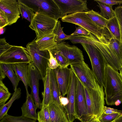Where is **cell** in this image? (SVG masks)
<instances>
[{
	"label": "cell",
	"instance_id": "6da1fadb",
	"mask_svg": "<svg viewBox=\"0 0 122 122\" xmlns=\"http://www.w3.org/2000/svg\"><path fill=\"white\" fill-rule=\"evenodd\" d=\"M105 98L108 105L122 103V78L118 71L108 64L106 66L104 86Z\"/></svg>",
	"mask_w": 122,
	"mask_h": 122
},
{
	"label": "cell",
	"instance_id": "7a4b0ae2",
	"mask_svg": "<svg viewBox=\"0 0 122 122\" xmlns=\"http://www.w3.org/2000/svg\"><path fill=\"white\" fill-rule=\"evenodd\" d=\"M61 20L74 24L84 28L91 33L100 42H103L107 38H111L107 29H103L96 25L89 17L86 12H78L65 15L61 18Z\"/></svg>",
	"mask_w": 122,
	"mask_h": 122
},
{
	"label": "cell",
	"instance_id": "3957f363",
	"mask_svg": "<svg viewBox=\"0 0 122 122\" xmlns=\"http://www.w3.org/2000/svg\"><path fill=\"white\" fill-rule=\"evenodd\" d=\"M81 44L89 57L92 70L96 79L100 85L104 87L106 66L108 63L106 58L95 46L91 44Z\"/></svg>",
	"mask_w": 122,
	"mask_h": 122
},
{
	"label": "cell",
	"instance_id": "277c9868",
	"mask_svg": "<svg viewBox=\"0 0 122 122\" xmlns=\"http://www.w3.org/2000/svg\"><path fill=\"white\" fill-rule=\"evenodd\" d=\"M88 112L90 117L98 119L103 113L105 104L103 87L99 85L96 89H87L84 87Z\"/></svg>",
	"mask_w": 122,
	"mask_h": 122
},
{
	"label": "cell",
	"instance_id": "5b68a950",
	"mask_svg": "<svg viewBox=\"0 0 122 122\" xmlns=\"http://www.w3.org/2000/svg\"><path fill=\"white\" fill-rule=\"evenodd\" d=\"M19 3L23 4L34 12L45 14L57 21L61 18L58 6L54 0H18Z\"/></svg>",
	"mask_w": 122,
	"mask_h": 122
},
{
	"label": "cell",
	"instance_id": "8992f818",
	"mask_svg": "<svg viewBox=\"0 0 122 122\" xmlns=\"http://www.w3.org/2000/svg\"><path fill=\"white\" fill-rule=\"evenodd\" d=\"M57 21L45 14L37 12L35 13L29 27L35 31L36 39H38L53 33Z\"/></svg>",
	"mask_w": 122,
	"mask_h": 122
},
{
	"label": "cell",
	"instance_id": "52a82bcc",
	"mask_svg": "<svg viewBox=\"0 0 122 122\" xmlns=\"http://www.w3.org/2000/svg\"><path fill=\"white\" fill-rule=\"evenodd\" d=\"M36 39V38L28 43L26 46L31 56L32 62L41 74L43 81L49 67L50 53L48 51L40 50L35 42Z\"/></svg>",
	"mask_w": 122,
	"mask_h": 122
},
{
	"label": "cell",
	"instance_id": "ba28073f",
	"mask_svg": "<svg viewBox=\"0 0 122 122\" xmlns=\"http://www.w3.org/2000/svg\"><path fill=\"white\" fill-rule=\"evenodd\" d=\"M70 66L72 71L85 87L94 89L100 85L92 70L84 61Z\"/></svg>",
	"mask_w": 122,
	"mask_h": 122
},
{
	"label": "cell",
	"instance_id": "9c48e42d",
	"mask_svg": "<svg viewBox=\"0 0 122 122\" xmlns=\"http://www.w3.org/2000/svg\"><path fill=\"white\" fill-rule=\"evenodd\" d=\"M32 62L27 49L22 46H13L0 55V63L12 64L25 62L29 64Z\"/></svg>",
	"mask_w": 122,
	"mask_h": 122
},
{
	"label": "cell",
	"instance_id": "30bf717a",
	"mask_svg": "<svg viewBox=\"0 0 122 122\" xmlns=\"http://www.w3.org/2000/svg\"><path fill=\"white\" fill-rule=\"evenodd\" d=\"M76 81L75 103L76 119L81 122H86L91 117L88 113L84 88L77 77Z\"/></svg>",
	"mask_w": 122,
	"mask_h": 122
},
{
	"label": "cell",
	"instance_id": "8fae6325",
	"mask_svg": "<svg viewBox=\"0 0 122 122\" xmlns=\"http://www.w3.org/2000/svg\"><path fill=\"white\" fill-rule=\"evenodd\" d=\"M28 86L31 89L30 94L38 108L40 109L42 104L39 96V81L42 79L39 71L32 62L28 64Z\"/></svg>",
	"mask_w": 122,
	"mask_h": 122
},
{
	"label": "cell",
	"instance_id": "7c38bea8",
	"mask_svg": "<svg viewBox=\"0 0 122 122\" xmlns=\"http://www.w3.org/2000/svg\"><path fill=\"white\" fill-rule=\"evenodd\" d=\"M59 7L62 18L68 14L88 11L87 0H54Z\"/></svg>",
	"mask_w": 122,
	"mask_h": 122
},
{
	"label": "cell",
	"instance_id": "4fadbf2b",
	"mask_svg": "<svg viewBox=\"0 0 122 122\" xmlns=\"http://www.w3.org/2000/svg\"><path fill=\"white\" fill-rule=\"evenodd\" d=\"M56 48L68 60L70 65L84 61L82 51L74 45H71L63 41L57 43Z\"/></svg>",
	"mask_w": 122,
	"mask_h": 122
},
{
	"label": "cell",
	"instance_id": "5bb4252c",
	"mask_svg": "<svg viewBox=\"0 0 122 122\" xmlns=\"http://www.w3.org/2000/svg\"><path fill=\"white\" fill-rule=\"evenodd\" d=\"M76 84V76L72 70L71 84L67 94V97L69 100V103L64 108L69 122H73L76 119L75 103Z\"/></svg>",
	"mask_w": 122,
	"mask_h": 122
},
{
	"label": "cell",
	"instance_id": "9a60e30c",
	"mask_svg": "<svg viewBox=\"0 0 122 122\" xmlns=\"http://www.w3.org/2000/svg\"><path fill=\"white\" fill-rule=\"evenodd\" d=\"M19 3L16 0H0V10L6 16L8 25L16 23L20 17Z\"/></svg>",
	"mask_w": 122,
	"mask_h": 122
},
{
	"label": "cell",
	"instance_id": "2e32d148",
	"mask_svg": "<svg viewBox=\"0 0 122 122\" xmlns=\"http://www.w3.org/2000/svg\"><path fill=\"white\" fill-rule=\"evenodd\" d=\"M53 70L56 75L61 95L64 97L67 94L70 85L71 70L68 67L63 68L59 66Z\"/></svg>",
	"mask_w": 122,
	"mask_h": 122
},
{
	"label": "cell",
	"instance_id": "e0dca14e",
	"mask_svg": "<svg viewBox=\"0 0 122 122\" xmlns=\"http://www.w3.org/2000/svg\"><path fill=\"white\" fill-rule=\"evenodd\" d=\"M48 107L51 122H69L61 105L52 101Z\"/></svg>",
	"mask_w": 122,
	"mask_h": 122
},
{
	"label": "cell",
	"instance_id": "ac0fdd59",
	"mask_svg": "<svg viewBox=\"0 0 122 122\" xmlns=\"http://www.w3.org/2000/svg\"><path fill=\"white\" fill-rule=\"evenodd\" d=\"M37 108L31 95L29 94L26 96L25 102L21 107L22 116L36 121L37 114L36 111Z\"/></svg>",
	"mask_w": 122,
	"mask_h": 122
},
{
	"label": "cell",
	"instance_id": "d6986e66",
	"mask_svg": "<svg viewBox=\"0 0 122 122\" xmlns=\"http://www.w3.org/2000/svg\"><path fill=\"white\" fill-rule=\"evenodd\" d=\"M55 36L53 32L38 39L36 38L35 42L39 49L41 51H49L56 48L57 43L55 40Z\"/></svg>",
	"mask_w": 122,
	"mask_h": 122
},
{
	"label": "cell",
	"instance_id": "ffe728a7",
	"mask_svg": "<svg viewBox=\"0 0 122 122\" xmlns=\"http://www.w3.org/2000/svg\"><path fill=\"white\" fill-rule=\"evenodd\" d=\"M50 69L49 67L47 70L46 75L43 81L44 90L42 92L43 100L42 106H48L52 102V98L50 81Z\"/></svg>",
	"mask_w": 122,
	"mask_h": 122
},
{
	"label": "cell",
	"instance_id": "44dd1931",
	"mask_svg": "<svg viewBox=\"0 0 122 122\" xmlns=\"http://www.w3.org/2000/svg\"><path fill=\"white\" fill-rule=\"evenodd\" d=\"M28 64L27 63L23 62L11 64L13 70L24 85L26 90V95L29 94L28 89Z\"/></svg>",
	"mask_w": 122,
	"mask_h": 122
},
{
	"label": "cell",
	"instance_id": "7402d4cb",
	"mask_svg": "<svg viewBox=\"0 0 122 122\" xmlns=\"http://www.w3.org/2000/svg\"><path fill=\"white\" fill-rule=\"evenodd\" d=\"M0 68L2 70L6 76L8 77L11 81L15 91L17 88L19 82L21 80L13 70L11 64L0 63Z\"/></svg>",
	"mask_w": 122,
	"mask_h": 122
},
{
	"label": "cell",
	"instance_id": "603a6c76",
	"mask_svg": "<svg viewBox=\"0 0 122 122\" xmlns=\"http://www.w3.org/2000/svg\"><path fill=\"white\" fill-rule=\"evenodd\" d=\"M50 81L52 98V101L56 102L61 105L59 97L61 95L57 81L56 75L53 70L51 69Z\"/></svg>",
	"mask_w": 122,
	"mask_h": 122
},
{
	"label": "cell",
	"instance_id": "cb8c5ba5",
	"mask_svg": "<svg viewBox=\"0 0 122 122\" xmlns=\"http://www.w3.org/2000/svg\"><path fill=\"white\" fill-rule=\"evenodd\" d=\"M106 28L110 34L111 37L110 40L112 39H115L120 42V29L116 16L109 20Z\"/></svg>",
	"mask_w": 122,
	"mask_h": 122
},
{
	"label": "cell",
	"instance_id": "d4e9b609",
	"mask_svg": "<svg viewBox=\"0 0 122 122\" xmlns=\"http://www.w3.org/2000/svg\"><path fill=\"white\" fill-rule=\"evenodd\" d=\"M21 89L17 88L14 91L8 102L3 106L0 107V120L7 114L13 102L16 100L20 99L21 96Z\"/></svg>",
	"mask_w": 122,
	"mask_h": 122
},
{
	"label": "cell",
	"instance_id": "484cf974",
	"mask_svg": "<svg viewBox=\"0 0 122 122\" xmlns=\"http://www.w3.org/2000/svg\"><path fill=\"white\" fill-rule=\"evenodd\" d=\"M86 14L92 20L101 28L105 29L109 20L102 16L100 13L93 10L86 12Z\"/></svg>",
	"mask_w": 122,
	"mask_h": 122
},
{
	"label": "cell",
	"instance_id": "4316f807",
	"mask_svg": "<svg viewBox=\"0 0 122 122\" xmlns=\"http://www.w3.org/2000/svg\"><path fill=\"white\" fill-rule=\"evenodd\" d=\"M98 4L97 6L100 8V14L103 17L110 19L116 16L114 10L112 7L102 3L96 1Z\"/></svg>",
	"mask_w": 122,
	"mask_h": 122
},
{
	"label": "cell",
	"instance_id": "83f0119b",
	"mask_svg": "<svg viewBox=\"0 0 122 122\" xmlns=\"http://www.w3.org/2000/svg\"><path fill=\"white\" fill-rule=\"evenodd\" d=\"M63 28L61 26L60 21L58 20L53 31L56 35L55 40L57 43L66 40L71 36V35H68L65 34L63 31Z\"/></svg>",
	"mask_w": 122,
	"mask_h": 122
},
{
	"label": "cell",
	"instance_id": "f1b7e54d",
	"mask_svg": "<svg viewBox=\"0 0 122 122\" xmlns=\"http://www.w3.org/2000/svg\"><path fill=\"white\" fill-rule=\"evenodd\" d=\"M51 51L57 60L59 66L64 68L68 67L69 65L68 60L59 51L55 48L51 50Z\"/></svg>",
	"mask_w": 122,
	"mask_h": 122
},
{
	"label": "cell",
	"instance_id": "f546056e",
	"mask_svg": "<svg viewBox=\"0 0 122 122\" xmlns=\"http://www.w3.org/2000/svg\"><path fill=\"white\" fill-rule=\"evenodd\" d=\"M36 121L22 116H15L6 114L0 120V122H36Z\"/></svg>",
	"mask_w": 122,
	"mask_h": 122
},
{
	"label": "cell",
	"instance_id": "4dcf8cb0",
	"mask_svg": "<svg viewBox=\"0 0 122 122\" xmlns=\"http://www.w3.org/2000/svg\"><path fill=\"white\" fill-rule=\"evenodd\" d=\"M11 95V94L3 82L2 80H0V107L5 104Z\"/></svg>",
	"mask_w": 122,
	"mask_h": 122
},
{
	"label": "cell",
	"instance_id": "1f68e13d",
	"mask_svg": "<svg viewBox=\"0 0 122 122\" xmlns=\"http://www.w3.org/2000/svg\"><path fill=\"white\" fill-rule=\"evenodd\" d=\"M19 7L22 19L24 18L30 23L35 15V13L30 9L22 4L19 3Z\"/></svg>",
	"mask_w": 122,
	"mask_h": 122
},
{
	"label": "cell",
	"instance_id": "d6a6232c",
	"mask_svg": "<svg viewBox=\"0 0 122 122\" xmlns=\"http://www.w3.org/2000/svg\"><path fill=\"white\" fill-rule=\"evenodd\" d=\"M114 10L120 29V41L119 45L122 62V5H119L115 8Z\"/></svg>",
	"mask_w": 122,
	"mask_h": 122
},
{
	"label": "cell",
	"instance_id": "836d02e7",
	"mask_svg": "<svg viewBox=\"0 0 122 122\" xmlns=\"http://www.w3.org/2000/svg\"><path fill=\"white\" fill-rule=\"evenodd\" d=\"M48 106H42L40 111L38 112V122H51Z\"/></svg>",
	"mask_w": 122,
	"mask_h": 122
},
{
	"label": "cell",
	"instance_id": "e575fe53",
	"mask_svg": "<svg viewBox=\"0 0 122 122\" xmlns=\"http://www.w3.org/2000/svg\"><path fill=\"white\" fill-rule=\"evenodd\" d=\"M122 114V113L106 114L103 113L98 119L100 122H113Z\"/></svg>",
	"mask_w": 122,
	"mask_h": 122
},
{
	"label": "cell",
	"instance_id": "d590c367",
	"mask_svg": "<svg viewBox=\"0 0 122 122\" xmlns=\"http://www.w3.org/2000/svg\"><path fill=\"white\" fill-rule=\"evenodd\" d=\"M109 41L112 49L119 58L122 60L119 42L117 40L114 39H112Z\"/></svg>",
	"mask_w": 122,
	"mask_h": 122
},
{
	"label": "cell",
	"instance_id": "8d00e7d4",
	"mask_svg": "<svg viewBox=\"0 0 122 122\" xmlns=\"http://www.w3.org/2000/svg\"><path fill=\"white\" fill-rule=\"evenodd\" d=\"M13 46L7 42L5 38L0 39V55H1L10 48Z\"/></svg>",
	"mask_w": 122,
	"mask_h": 122
},
{
	"label": "cell",
	"instance_id": "74e56055",
	"mask_svg": "<svg viewBox=\"0 0 122 122\" xmlns=\"http://www.w3.org/2000/svg\"><path fill=\"white\" fill-rule=\"evenodd\" d=\"M50 55L48 63V67L51 69L53 70L56 69L59 66V65L56 59L53 56L51 50L48 51Z\"/></svg>",
	"mask_w": 122,
	"mask_h": 122
},
{
	"label": "cell",
	"instance_id": "f35d334b",
	"mask_svg": "<svg viewBox=\"0 0 122 122\" xmlns=\"http://www.w3.org/2000/svg\"><path fill=\"white\" fill-rule=\"evenodd\" d=\"M94 1H98L104 3L111 7L115 5H122V0H95Z\"/></svg>",
	"mask_w": 122,
	"mask_h": 122
},
{
	"label": "cell",
	"instance_id": "ab89813d",
	"mask_svg": "<svg viewBox=\"0 0 122 122\" xmlns=\"http://www.w3.org/2000/svg\"><path fill=\"white\" fill-rule=\"evenodd\" d=\"M8 19L4 12L0 10V28L5 27L8 25Z\"/></svg>",
	"mask_w": 122,
	"mask_h": 122
},
{
	"label": "cell",
	"instance_id": "60d3db41",
	"mask_svg": "<svg viewBox=\"0 0 122 122\" xmlns=\"http://www.w3.org/2000/svg\"><path fill=\"white\" fill-rule=\"evenodd\" d=\"M90 32L88 31L83 28L79 26L76 27V30L72 33L71 35L72 36L78 35H84L86 36L89 35Z\"/></svg>",
	"mask_w": 122,
	"mask_h": 122
},
{
	"label": "cell",
	"instance_id": "b9f144b4",
	"mask_svg": "<svg viewBox=\"0 0 122 122\" xmlns=\"http://www.w3.org/2000/svg\"><path fill=\"white\" fill-rule=\"evenodd\" d=\"M122 113V111L118 110L104 106L103 113L106 114H111L116 113Z\"/></svg>",
	"mask_w": 122,
	"mask_h": 122
},
{
	"label": "cell",
	"instance_id": "7bdbcfd3",
	"mask_svg": "<svg viewBox=\"0 0 122 122\" xmlns=\"http://www.w3.org/2000/svg\"><path fill=\"white\" fill-rule=\"evenodd\" d=\"M59 99L61 104L64 108L69 103V100L67 97H65L61 95Z\"/></svg>",
	"mask_w": 122,
	"mask_h": 122
},
{
	"label": "cell",
	"instance_id": "ee69618b",
	"mask_svg": "<svg viewBox=\"0 0 122 122\" xmlns=\"http://www.w3.org/2000/svg\"><path fill=\"white\" fill-rule=\"evenodd\" d=\"M86 122H100L98 119L95 116L91 117Z\"/></svg>",
	"mask_w": 122,
	"mask_h": 122
},
{
	"label": "cell",
	"instance_id": "f6af8a7d",
	"mask_svg": "<svg viewBox=\"0 0 122 122\" xmlns=\"http://www.w3.org/2000/svg\"><path fill=\"white\" fill-rule=\"evenodd\" d=\"M6 77L4 72L1 68H0V80H2Z\"/></svg>",
	"mask_w": 122,
	"mask_h": 122
},
{
	"label": "cell",
	"instance_id": "bcb514c9",
	"mask_svg": "<svg viewBox=\"0 0 122 122\" xmlns=\"http://www.w3.org/2000/svg\"><path fill=\"white\" fill-rule=\"evenodd\" d=\"M113 122H122V114Z\"/></svg>",
	"mask_w": 122,
	"mask_h": 122
},
{
	"label": "cell",
	"instance_id": "7dc6e473",
	"mask_svg": "<svg viewBox=\"0 0 122 122\" xmlns=\"http://www.w3.org/2000/svg\"><path fill=\"white\" fill-rule=\"evenodd\" d=\"M0 35H1L3 34L4 33L5 30V27H4L3 28H0Z\"/></svg>",
	"mask_w": 122,
	"mask_h": 122
},
{
	"label": "cell",
	"instance_id": "c3c4849f",
	"mask_svg": "<svg viewBox=\"0 0 122 122\" xmlns=\"http://www.w3.org/2000/svg\"><path fill=\"white\" fill-rule=\"evenodd\" d=\"M120 71V74L122 78V66L119 70Z\"/></svg>",
	"mask_w": 122,
	"mask_h": 122
}]
</instances>
